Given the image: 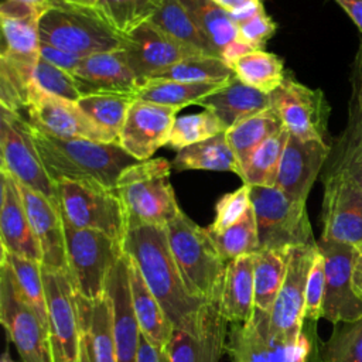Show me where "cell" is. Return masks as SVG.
Segmentation results:
<instances>
[{"label":"cell","mask_w":362,"mask_h":362,"mask_svg":"<svg viewBox=\"0 0 362 362\" xmlns=\"http://www.w3.org/2000/svg\"><path fill=\"white\" fill-rule=\"evenodd\" d=\"M123 250L139 269L174 329L199 334L208 301L197 297L187 287L173 257L165 226H129L123 239Z\"/></svg>","instance_id":"1"},{"label":"cell","mask_w":362,"mask_h":362,"mask_svg":"<svg viewBox=\"0 0 362 362\" xmlns=\"http://www.w3.org/2000/svg\"><path fill=\"white\" fill-rule=\"evenodd\" d=\"M28 132L49 178L55 184L64 180L96 181L116 188L122 171L137 161L119 143L57 137L30 123Z\"/></svg>","instance_id":"2"},{"label":"cell","mask_w":362,"mask_h":362,"mask_svg":"<svg viewBox=\"0 0 362 362\" xmlns=\"http://www.w3.org/2000/svg\"><path fill=\"white\" fill-rule=\"evenodd\" d=\"M171 167L170 161L158 157L136 161L122 171L116 191L126 211L127 228L165 226L181 212L170 181Z\"/></svg>","instance_id":"3"},{"label":"cell","mask_w":362,"mask_h":362,"mask_svg":"<svg viewBox=\"0 0 362 362\" xmlns=\"http://www.w3.org/2000/svg\"><path fill=\"white\" fill-rule=\"evenodd\" d=\"M165 230L173 257L189 291L206 301L218 298L228 263L208 229L201 228L181 211L165 225Z\"/></svg>","instance_id":"4"},{"label":"cell","mask_w":362,"mask_h":362,"mask_svg":"<svg viewBox=\"0 0 362 362\" xmlns=\"http://www.w3.org/2000/svg\"><path fill=\"white\" fill-rule=\"evenodd\" d=\"M38 30L41 42L82 58L120 49L123 44V37L109 27L95 6L52 0L40 17Z\"/></svg>","instance_id":"5"},{"label":"cell","mask_w":362,"mask_h":362,"mask_svg":"<svg viewBox=\"0 0 362 362\" xmlns=\"http://www.w3.org/2000/svg\"><path fill=\"white\" fill-rule=\"evenodd\" d=\"M68 272L78 296L93 301L105 296L112 269L123 257V242L99 230L75 228L66 221Z\"/></svg>","instance_id":"6"},{"label":"cell","mask_w":362,"mask_h":362,"mask_svg":"<svg viewBox=\"0 0 362 362\" xmlns=\"http://www.w3.org/2000/svg\"><path fill=\"white\" fill-rule=\"evenodd\" d=\"M58 204L64 221L75 228L93 229L123 242L127 216L116 188L96 181L57 182Z\"/></svg>","instance_id":"7"},{"label":"cell","mask_w":362,"mask_h":362,"mask_svg":"<svg viewBox=\"0 0 362 362\" xmlns=\"http://www.w3.org/2000/svg\"><path fill=\"white\" fill-rule=\"evenodd\" d=\"M260 249H290L311 245L313 236L305 202L296 201L276 187H250Z\"/></svg>","instance_id":"8"},{"label":"cell","mask_w":362,"mask_h":362,"mask_svg":"<svg viewBox=\"0 0 362 362\" xmlns=\"http://www.w3.org/2000/svg\"><path fill=\"white\" fill-rule=\"evenodd\" d=\"M317 338L315 322L305 321L296 344L280 341L270 331L269 313L255 308L249 321L230 325L226 352L230 362H303Z\"/></svg>","instance_id":"9"},{"label":"cell","mask_w":362,"mask_h":362,"mask_svg":"<svg viewBox=\"0 0 362 362\" xmlns=\"http://www.w3.org/2000/svg\"><path fill=\"white\" fill-rule=\"evenodd\" d=\"M0 321L23 362H54L49 332L17 287L11 267L0 259Z\"/></svg>","instance_id":"10"},{"label":"cell","mask_w":362,"mask_h":362,"mask_svg":"<svg viewBox=\"0 0 362 362\" xmlns=\"http://www.w3.org/2000/svg\"><path fill=\"white\" fill-rule=\"evenodd\" d=\"M48 310V332L54 362H78L81 314L78 293L68 270L42 267Z\"/></svg>","instance_id":"11"},{"label":"cell","mask_w":362,"mask_h":362,"mask_svg":"<svg viewBox=\"0 0 362 362\" xmlns=\"http://www.w3.org/2000/svg\"><path fill=\"white\" fill-rule=\"evenodd\" d=\"M0 170L20 184L58 202L57 184L49 178L28 132V120L20 113L1 107L0 119Z\"/></svg>","instance_id":"12"},{"label":"cell","mask_w":362,"mask_h":362,"mask_svg":"<svg viewBox=\"0 0 362 362\" xmlns=\"http://www.w3.org/2000/svg\"><path fill=\"white\" fill-rule=\"evenodd\" d=\"M317 242L288 249L287 273L279 296L269 311L270 331L280 341L296 344L304 327L305 287Z\"/></svg>","instance_id":"13"},{"label":"cell","mask_w":362,"mask_h":362,"mask_svg":"<svg viewBox=\"0 0 362 362\" xmlns=\"http://www.w3.org/2000/svg\"><path fill=\"white\" fill-rule=\"evenodd\" d=\"M272 107L290 134L303 140L325 141L329 106L321 89H313L286 75L270 93Z\"/></svg>","instance_id":"14"},{"label":"cell","mask_w":362,"mask_h":362,"mask_svg":"<svg viewBox=\"0 0 362 362\" xmlns=\"http://www.w3.org/2000/svg\"><path fill=\"white\" fill-rule=\"evenodd\" d=\"M322 240L362 243V188L344 173L324 171Z\"/></svg>","instance_id":"15"},{"label":"cell","mask_w":362,"mask_h":362,"mask_svg":"<svg viewBox=\"0 0 362 362\" xmlns=\"http://www.w3.org/2000/svg\"><path fill=\"white\" fill-rule=\"evenodd\" d=\"M325 264V297L322 318L332 324H348L362 318V300L352 287L355 246L320 239L317 242Z\"/></svg>","instance_id":"16"},{"label":"cell","mask_w":362,"mask_h":362,"mask_svg":"<svg viewBox=\"0 0 362 362\" xmlns=\"http://www.w3.org/2000/svg\"><path fill=\"white\" fill-rule=\"evenodd\" d=\"M27 112L28 123L51 136L86 139L98 143H117L82 112L78 102L42 93L34 83Z\"/></svg>","instance_id":"17"},{"label":"cell","mask_w":362,"mask_h":362,"mask_svg":"<svg viewBox=\"0 0 362 362\" xmlns=\"http://www.w3.org/2000/svg\"><path fill=\"white\" fill-rule=\"evenodd\" d=\"M180 109L136 99L119 134L120 147L137 161L150 160L165 146Z\"/></svg>","instance_id":"18"},{"label":"cell","mask_w":362,"mask_h":362,"mask_svg":"<svg viewBox=\"0 0 362 362\" xmlns=\"http://www.w3.org/2000/svg\"><path fill=\"white\" fill-rule=\"evenodd\" d=\"M122 49L140 82L184 58L202 54L173 40L150 20L123 37Z\"/></svg>","instance_id":"19"},{"label":"cell","mask_w":362,"mask_h":362,"mask_svg":"<svg viewBox=\"0 0 362 362\" xmlns=\"http://www.w3.org/2000/svg\"><path fill=\"white\" fill-rule=\"evenodd\" d=\"M331 153L322 140H303L288 134L274 187L296 201L305 202Z\"/></svg>","instance_id":"20"},{"label":"cell","mask_w":362,"mask_h":362,"mask_svg":"<svg viewBox=\"0 0 362 362\" xmlns=\"http://www.w3.org/2000/svg\"><path fill=\"white\" fill-rule=\"evenodd\" d=\"M72 76L82 96L98 93L136 96L140 85L122 48L82 58Z\"/></svg>","instance_id":"21"},{"label":"cell","mask_w":362,"mask_h":362,"mask_svg":"<svg viewBox=\"0 0 362 362\" xmlns=\"http://www.w3.org/2000/svg\"><path fill=\"white\" fill-rule=\"evenodd\" d=\"M325 171L344 173L362 188V44L352 66L348 122L331 147Z\"/></svg>","instance_id":"22"},{"label":"cell","mask_w":362,"mask_h":362,"mask_svg":"<svg viewBox=\"0 0 362 362\" xmlns=\"http://www.w3.org/2000/svg\"><path fill=\"white\" fill-rule=\"evenodd\" d=\"M20 189L30 223L41 247L42 267L68 270L65 226L59 204L23 184H20Z\"/></svg>","instance_id":"23"},{"label":"cell","mask_w":362,"mask_h":362,"mask_svg":"<svg viewBox=\"0 0 362 362\" xmlns=\"http://www.w3.org/2000/svg\"><path fill=\"white\" fill-rule=\"evenodd\" d=\"M0 240L1 250L42 262L37 236L28 219L18 181L0 170Z\"/></svg>","instance_id":"24"},{"label":"cell","mask_w":362,"mask_h":362,"mask_svg":"<svg viewBox=\"0 0 362 362\" xmlns=\"http://www.w3.org/2000/svg\"><path fill=\"white\" fill-rule=\"evenodd\" d=\"M106 296L112 305V327L117 362H136L141 331L132 305L126 255L116 263L107 277Z\"/></svg>","instance_id":"25"},{"label":"cell","mask_w":362,"mask_h":362,"mask_svg":"<svg viewBox=\"0 0 362 362\" xmlns=\"http://www.w3.org/2000/svg\"><path fill=\"white\" fill-rule=\"evenodd\" d=\"M226 320L219 307V297L208 301L199 334L174 329L167 346L170 362H219L226 351Z\"/></svg>","instance_id":"26"},{"label":"cell","mask_w":362,"mask_h":362,"mask_svg":"<svg viewBox=\"0 0 362 362\" xmlns=\"http://www.w3.org/2000/svg\"><path fill=\"white\" fill-rule=\"evenodd\" d=\"M198 105L214 113L228 132L238 123L269 109L272 102L270 93L255 89L233 76L222 88L199 100Z\"/></svg>","instance_id":"27"},{"label":"cell","mask_w":362,"mask_h":362,"mask_svg":"<svg viewBox=\"0 0 362 362\" xmlns=\"http://www.w3.org/2000/svg\"><path fill=\"white\" fill-rule=\"evenodd\" d=\"M223 318L230 324H243L255 313L253 255L236 257L226 264L219 296Z\"/></svg>","instance_id":"28"},{"label":"cell","mask_w":362,"mask_h":362,"mask_svg":"<svg viewBox=\"0 0 362 362\" xmlns=\"http://www.w3.org/2000/svg\"><path fill=\"white\" fill-rule=\"evenodd\" d=\"M127 266L132 305L141 335L146 337L153 345L167 349L174 332V325L168 320L165 311L163 310L158 300L154 297V294L146 284L143 276L140 274L139 269L129 256Z\"/></svg>","instance_id":"29"},{"label":"cell","mask_w":362,"mask_h":362,"mask_svg":"<svg viewBox=\"0 0 362 362\" xmlns=\"http://www.w3.org/2000/svg\"><path fill=\"white\" fill-rule=\"evenodd\" d=\"M0 18L4 37V49L0 58L6 59L21 72L33 76L40 58V17L0 16Z\"/></svg>","instance_id":"30"},{"label":"cell","mask_w":362,"mask_h":362,"mask_svg":"<svg viewBox=\"0 0 362 362\" xmlns=\"http://www.w3.org/2000/svg\"><path fill=\"white\" fill-rule=\"evenodd\" d=\"M171 165L177 171H232L240 175V164L228 141L226 132L178 150L174 160L171 161Z\"/></svg>","instance_id":"31"},{"label":"cell","mask_w":362,"mask_h":362,"mask_svg":"<svg viewBox=\"0 0 362 362\" xmlns=\"http://www.w3.org/2000/svg\"><path fill=\"white\" fill-rule=\"evenodd\" d=\"M150 21L173 40L205 55L221 57L206 34L197 25L178 0H163Z\"/></svg>","instance_id":"32"},{"label":"cell","mask_w":362,"mask_h":362,"mask_svg":"<svg viewBox=\"0 0 362 362\" xmlns=\"http://www.w3.org/2000/svg\"><path fill=\"white\" fill-rule=\"evenodd\" d=\"M226 82H180L168 79L141 81L136 99L182 109L188 105H198L209 93L222 88Z\"/></svg>","instance_id":"33"},{"label":"cell","mask_w":362,"mask_h":362,"mask_svg":"<svg viewBox=\"0 0 362 362\" xmlns=\"http://www.w3.org/2000/svg\"><path fill=\"white\" fill-rule=\"evenodd\" d=\"M288 249H260L253 253L255 307L269 313L283 286Z\"/></svg>","instance_id":"34"},{"label":"cell","mask_w":362,"mask_h":362,"mask_svg":"<svg viewBox=\"0 0 362 362\" xmlns=\"http://www.w3.org/2000/svg\"><path fill=\"white\" fill-rule=\"evenodd\" d=\"M81 321L86 327L95 362H117L112 327V305L105 293L103 297L86 301L78 296Z\"/></svg>","instance_id":"35"},{"label":"cell","mask_w":362,"mask_h":362,"mask_svg":"<svg viewBox=\"0 0 362 362\" xmlns=\"http://www.w3.org/2000/svg\"><path fill=\"white\" fill-rule=\"evenodd\" d=\"M288 134V130L283 127L252 151L239 175L243 184L249 187H274Z\"/></svg>","instance_id":"36"},{"label":"cell","mask_w":362,"mask_h":362,"mask_svg":"<svg viewBox=\"0 0 362 362\" xmlns=\"http://www.w3.org/2000/svg\"><path fill=\"white\" fill-rule=\"evenodd\" d=\"M283 127L284 126L280 116L270 106L269 109L238 123L226 132L228 141L240 164V173L252 151Z\"/></svg>","instance_id":"37"},{"label":"cell","mask_w":362,"mask_h":362,"mask_svg":"<svg viewBox=\"0 0 362 362\" xmlns=\"http://www.w3.org/2000/svg\"><path fill=\"white\" fill-rule=\"evenodd\" d=\"M230 68L239 81L264 93H272L277 89L286 76L283 61L277 55L263 49H256L240 57Z\"/></svg>","instance_id":"38"},{"label":"cell","mask_w":362,"mask_h":362,"mask_svg":"<svg viewBox=\"0 0 362 362\" xmlns=\"http://www.w3.org/2000/svg\"><path fill=\"white\" fill-rule=\"evenodd\" d=\"M188 11L197 25L206 34L219 55L236 41L238 27L230 14L215 4L212 0H178Z\"/></svg>","instance_id":"39"},{"label":"cell","mask_w":362,"mask_h":362,"mask_svg":"<svg viewBox=\"0 0 362 362\" xmlns=\"http://www.w3.org/2000/svg\"><path fill=\"white\" fill-rule=\"evenodd\" d=\"M233 76H236L233 69L221 57L198 54L184 58L171 66L156 72L148 79H168L180 82H228Z\"/></svg>","instance_id":"40"},{"label":"cell","mask_w":362,"mask_h":362,"mask_svg":"<svg viewBox=\"0 0 362 362\" xmlns=\"http://www.w3.org/2000/svg\"><path fill=\"white\" fill-rule=\"evenodd\" d=\"M134 100L136 96L132 95L98 93L82 96L78 100V105L93 123L119 143L120 130Z\"/></svg>","instance_id":"41"},{"label":"cell","mask_w":362,"mask_h":362,"mask_svg":"<svg viewBox=\"0 0 362 362\" xmlns=\"http://www.w3.org/2000/svg\"><path fill=\"white\" fill-rule=\"evenodd\" d=\"M0 259H3L11 267L17 287L23 297L35 310L41 321L48 328V310L41 262L8 253L6 250H1Z\"/></svg>","instance_id":"42"},{"label":"cell","mask_w":362,"mask_h":362,"mask_svg":"<svg viewBox=\"0 0 362 362\" xmlns=\"http://www.w3.org/2000/svg\"><path fill=\"white\" fill-rule=\"evenodd\" d=\"M163 0H98L96 11L119 35L124 37L148 21Z\"/></svg>","instance_id":"43"},{"label":"cell","mask_w":362,"mask_h":362,"mask_svg":"<svg viewBox=\"0 0 362 362\" xmlns=\"http://www.w3.org/2000/svg\"><path fill=\"white\" fill-rule=\"evenodd\" d=\"M209 235L226 263L236 257L256 253L259 250V235L253 206L235 225L222 232H209Z\"/></svg>","instance_id":"44"},{"label":"cell","mask_w":362,"mask_h":362,"mask_svg":"<svg viewBox=\"0 0 362 362\" xmlns=\"http://www.w3.org/2000/svg\"><path fill=\"white\" fill-rule=\"evenodd\" d=\"M222 132H225V129L216 116L204 109L199 113L177 116L173 123L167 146L178 151L191 144L208 140Z\"/></svg>","instance_id":"45"},{"label":"cell","mask_w":362,"mask_h":362,"mask_svg":"<svg viewBox=\"0 0 362 362\" xmlns=\"http://www.w3.org/2000/svg\"><path fill=\"white\" fill-rule=\"evenodd\" d=\"M321 355L325 362H362V318L335 328Z\"/></svg>","instance_id":"46"},{"label":"cell","mask_w":362,"mask_h":362,"mask_svg":"<svg viewBox=\"0 0 362 362\" xmlns=\"http://www.w3.org/2000/svg\"><path fill=\"white\" fill-rule=\"evenodd\" d=\"M33 76L21 72L0 58V103L3 109L20 113L28 109L31 100Z\"/></svg>","instance_id":"47"},{"label":"cell","mask_w":362,"mask_h":362,"mask_svg":"<svg viewBox=\"0 0 362 362\" xmlns=\"http://www.w3.org/2000/svg\"><path fill=\"white\" fill-rule=\"evenodd\" d=\"M33 83L38 90L49 96L69 102H78L82 98L72 74L52 65L42 57L38 58L34 68Z\"/></svg>","instance_id":"48"},{"label":"cell","mask_w":362,"mask_h":362,"mask_svg":"<svg viewBox=\"0 0 362 362\" xmlns=\"http://www.w3.org/2000/svg\"><path fill=\"white\" fill-rule=\"evenodd\" d=\"M252 208L250 187L243 184L238 189L225 194L216 204L215 219L208 226L209 232H222L239 222Z\"/></svg>","instance_id":"49"},{"label":"cell","mask_w":362,"mask_h":362,"mask_svg":"<svg viewBox=\"0 0 362 362\" xmlns=\"http://www.w3.org/2000/svg\"><path fill=\"white\" fill-rule=\"evenodd\" d=\"M325 297V264L324 256L318 249L314 255L313 264L310 267L307 287H305V307L304 320L317 322L322 317V305Z\"/></svg>","instance_id":"50"},{"label":"cell","mask_w":362,"mask_h":362,"mask_svg":"<svg viewBox=\"0 0 362 362\" xmlns=\"http://www.w3.org/2000/svg\"><path fill=\"white\" fill-rule=\"evenodd\" d=\"M238 38L240 42L253 49H263L267 40L276 33V23L266 14L263 6L259 7L250 17L238 21Z\"/></svg>","instance_id":"51"},{"label":"cell","mask_w":362,"mask_h":362,"mask_svg":"<svg viewBox=\"0 0 362 362\" xmlns=\"http://www.w3.org/2000/svg\"><path fill=\"white\" fill-rule=\"evenodd\" d=\"M40 57H42L52 65H55L69 74H72L82 61V57L65 52L57 47L45 44V42L40 44Z\"/></svg>","instance_id":"52"},{"label":"cell","mask_w":362,"mask_h":362,"mask_svg":"<svg viewBox=\"0 0 362 362\" xmlns=\"http://www.w3.org/2000/svg\"><path fill=\"white\" fill-rule=\"evenodd\" d=\"M221 8L230 14L235 24L250 17L259 7H262V0H212Z\"/></svg>","instance_id":"53"},{"label":"cell","mask_w":362,"mask_h":362,"mask_svg":"<svg viewBox=\"0 0 362 362\" xmlns=\"http://www.w3.org/2000/svg\"><path fill=\"white\" fill-rule=\"evenodd\" d=\"M136 362H170V355L167 349L153 345L146 337L141 335Z\"/></svg>","instance_id":"54"},{"label":"cell","mask_w":362,"mask_h":362,"mask_svg":"<svg viewBox=\"0 0 362 362\" xmlns=\"http://www.w3.org/2000/svg\"><path fill=\"white\" fill-rule=\"evenodd\" d=\"M352 287L355 294L362 300V243L355 246L352 260Z\"/></svg>","instance_id":"55"},{"label":"cell","mask_w":362,"mask_h":362,"mask_svg":"<svg viewBox=\"0 0 362 362\" xmlns=\"http://www.w3.org/2000/svg\"><path fill=\"white\" fill-rule=\"evenodd\" d=\"M252 51H256V49H253L252 47H249V45H246V44L240 42L239 40H236V41H233L232 44H229V45L222 51L221 58L230 66L236 59H239L240 57H243V55H246V54H249V52H252Z\"/></svg>","instance_id":"56"},{"label":"cell","mask_w":362,"mask_h":362,"mask_svg":"<svg viewBox=\"0 0 362 362\" xmlns=\"http://www.w3.org/2000/svg\"><path fill=\"white\" fill-rule=\"evenodd\" d=\"M351 17L362 33V0H334Z\"/></svg>","instance_id":"57"},{"label":"cell","mask_w":362,"mask_h":362,"mask_svg":"<svg viewBox=\"0 0 362 362\" xmlns=\"http://www.w3.org/2000/svg\"><path fill=\"white\" fill-rule=\"evenodd\" d=\"M81 325H82V334H81V348H79L78 362H95V355H93L89 332L82 321H81Z\"/></svg>","instance_id":"58"},{"label":"cell","mask_w":362,"mask_h":362,"mask_svg":"<svg viewBox=\"0 0 362 362\" xmlns=\"http://www.w3.org/2000/svg\"><path fill=\"white\" fill-rule=\"evenodd\" d=\"M14 1L30 7L31 10H34L35 13H38L41 16L49 7L52 0H14Z\"/></svg>","instance_id":"59"},{"label":"cell","mask_w":362,"mask_h":362,"mask_svg":"<svg viewBox=\"0 0 362 362\" xmlns=\"http://www.w3.org/2000/svg\"><path fill=\"white\" fill-rule=\"evenodd\" d=\"M320 338L315 339V342L313 344L310 352L307 354V356L303 359V362H325L322 355H321V342L318 341Z\"/></svg>","instance_id":"60"},{"label":"cell","mask_w":362,"mask_h":362,"mask_svg":"<svg viewBox=\"0 0 362 362\" xmlns=\"http://www.w3.org/2000/svg\"><path fill=\"white\" fill-rule=\"evenodd\" d=\"M61 3H71V4H79V6H90L93 7L98 0H55Z\"/></svg>","instance_id":"61"},{"label":"cell","mask_w":362,"mask_h":362,"mask_svg":"<svg viewBox=\"0 0 362 362\" xmlns=\"http://www.w3.org/2000/svg\"><path fill=\"white\" fill-rule=\"evenodd\" d=\"M0 362H16L11 355H10V351H8V346H6V349L3 351V355L0 358Z\"/></svg>","instance_id":"62"}]
</instances>
